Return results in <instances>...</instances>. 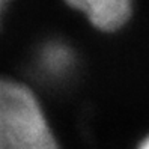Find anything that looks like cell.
<instances>
[{"label":"cell","instance_id":"8992f818","mask_svg":"<svg viewBox=\"0 0 149 149\" xmlns=\"http://www.w3.org/2000/svg\"><path fill=\"white\" fill-rule=\"evenodd\" d=\"M6 2H8V0H6Z\"/></svg>","mask_w":149,"mask_h":149},{"label":"cell","instance_id":"6da1fadb","mask_svg":"<svg viewBox=\"0 0 149 149\" xmlns=\"http://www.w3.org/2000/svg\"><path fill=\"white\" fill-rule=\"evenodd\" d=\"M0 149H63L39 87L0 75Z\"/></svg>","mask_w":149,"mask_h":149},{"label":"cell","instance_id":"3957f363","mask_svg":"<svg viewBox=\"0 0 149 149\" xmlns=\"http://www.w3.org/2000/svg\"><path fill=\"white\" fill-rule=\"evenodd\" d=\"M83 15L87 24L102 35H116L128 27L134 17V0H63Z\"/></svg>","mask_w":149,"mask_h":149},{"label":"cell","instance_id":"277c9868","mask_svg":"<svg viewBox=\"0 0 149 149\" xmlns=\"http://www.w3.org/2000/svg\"><path fill=\"white\" fill-rule=\"evenodd\" d=\"M131 149H149V128L145 130L143 133L134 140Z\"/></svg>","mask_w":149,"mask_h":149},{"label":"cell","instance_id":"5b68a950","mask_svg":"<svg viewBox=\"0 0 149 149\" xmlns=\"http://www.w3.org/2000/svg\"><path fill=\"white\" fill-rule=\"evenodd\" d=\"M5 6H6V0H0V26H2V18H3Z\"/></svg>","mask_w":149,"mask_h":149},{"label":"cell","instance_id":"7a4b0ae2","mask_svg":"<svg viewBox=\"0 0 149 149\" xmlns=\"http://www.w3.org/2000/svg\"><path fill=\"white\" fill-rule=\"evenodd\" d=\"M29 80L35 86L62 91L80 75L81 57L75 45L60 35H50L36 42L29 59Z\"/></svg>","mask_w":149,"mask_h":149}]
</instances>
